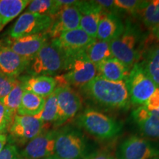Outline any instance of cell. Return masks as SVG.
<instances>
[{"label":"cell","mask_w":159,"mask_h":159,"mask_svg":"<svg viewBox=\"0 0 159 159\" xmlns=\"http://www.w3.org/2000/svg\"><path fill=\"white\" fill-rule=\"evenodd\" d=\"M77 124L89 134L100 140L116 137L122 130V125L111 117L94 109L83 111L77 119Z\"/></svg>","instance_id":"5b68a950"},{"label":"cell","mask_w":159,"mask_h":159,"mask_svg":"<svg viewBox=\"0 0 159 159\" xmlns=\"http://www.w3.org/2000/svg\"><path fill=\"white\" fill-rule=\"evenodd\" d=\"M14 116L8 111L0 99V134H7Z\"/></svg>","instance_id":"f546056e"},{"label":"cell","mask_w":159,"mask_h":159,"mask_svg":"<svg viewBox=\"0 0 159 159\" xmlns=\"http://www.w3.org/2000/svg\"><path fill=\"white\" fill-rule=\"evenodd\" d=\"M30 0H0V30L28 6Z\"/></svg>","instance_id":"cb8c5ba5"},{"label":"cell","mask_w":159,"mask_h":159,"mask_svg":"<svg viewBox=\"0 0 159 159\" xmlns=\"http://www.w3.org/2000/svg\"><path fill=\"white\" fill-rule=\"evenodd\" d=\"M125 25L115 13L103 12L99 20L97 39L111 42L122 34Z\"/></svg>","instance_id":"ffe728a7"},{"label":"cell","mask_w":159,"mask_h":159,"mask_svg":"<svg viewBox=\"0 0 159 159\" xmlns=\"http://www.w3.org/2000/svg\"><path fill=\"white\" fill-rule=\"evenodd\" d=\"M96 2L104 12L114 13V10L116 9L114 5V0H97Z\"/></svg>","instance_id":"e575fe53"},{"label":"cell","mask_w":159,"mask_h":159,"mask_svg":"<svg viewBox=\"0 0 159 159\" xmlns=\"http://www.w3.org/2000/svg\"><path fill=\"white\" fill-rule=\"evenodd\" d=\"M143 43L137 27L128 22L125 25L122 34L110 42L111 51L113 57L130 69L141 58Z\"/></svg>","instance_id":"3957f363"},{"label":"cell","mask_w":159,"mask_h":159,"mask_svg":"<svg viewBox=\"0 0 159 159\" xmlns=\"http://www.w3.org/2000/svg\"><path fill=\"white\" fill-rule=\"evenodd\" d=\"M150 34L148 35V39L150 41H154V42L159 43V25L155 27L153 29L151 30Z\"/></svg>","instance_id":"8d00e7d4"},{"label":"cell","mask_w":159,"mask_h":159,"mask_svg":"<svg viewBox=\"0 0 159 159\" xmlns=\"http://www.w3.org/2000/svg\"><path fill=\"white\" fill-rule=\"evenodd\" d=\"M88 159H115L114 157L108 153L103 152H93L91 153Z\"/></svg>","instance_id":"d590c367"},{"label":"cell","mask_w":159,"mask_h":159,"mask_svg":"<svg viewBox=\"0 0 159 159\" xmlns=\"http://www.w3.org/2000/svg\"><path fill=\"white\" fill-rule=\"evenodd\" d=\"M52 23V18L25 12L10 28L8 35L12 39L46 33Z\"/></svg>","instance_id":"8fae6325"},{"label":"cell","mask_w":159,"mask_h":159,"mask_svg":"<svg viewBox=\"0 0 159 159\" xmlns=\"http://www.w3.org/2000/svg\"><path fill=\"white\" fill-rule=\"evenodd\" d=\"M116 155V159H152L159 157V148L151 140L133 135L121 142Z\"/></svg>","instance_id":"9c48e42d"},{"label":"cell","mask_w":159,"mask_h":159,"mask_svg":"<svg viewBox=\"0 0 159 159\" xmlns=\"http://www.w3.org/2000/svg\"><path fill=\"white\" fill-rule=\"evenodd\" d=\"M63 74L55 77L57 85H73L82 88L97 76V69L85 50L65 55Z\"/></svg>","instance_id":"7a4b0ae2"},{"label":"cell","mask_w":159,"mask_h":159,"mask_svg":"<svg viewBox=\"0 0 159 159\" xmlns=\"http://www.w3.org/2000/svg\"><path fill=\"white\" fill-rule=\"evenodd\" d=\"M81 90L94 102L106 108H125L130 103L125 81L113 82L97 75Z\"/></svg>","instance_id":"6da1fadb"},{"label":"cell","mask_w":159,"mask_h":159,"mask_svg":"<svg viewBox=\"0 0 159 159\" xmlns=\"http://www.w3.org/2000/svg\"><path fill=\"white\" fill-rule=\"evenodd\" d=\"M139 63L148 76L159 88V43L146 38Z\"/></svg>","instance_id":"2e32d148"},{"label":"cell","mask_w":159,"mask_h":159,"mask_svg":"<svg viewBox=\"0 0 159 159\" xmlns=\"http://www.w3.org/2000/svg\"><path fill=\"white\" fill-rule=\"evenodd\" d=\"M75 5L81 14L80 28L96 39L99 20L104 11L96 1H77Z\"/></svg>","instance_id":"9a60e30c"},{"label":"cell","mask_w":159,"mask_h":159,"mask_svg":"<svg viewBox=\"0 0 159 159\" xmlns=\"http://www.w3.org/2000/svg\"><path fill=\"white\" fill-rule=\"evenodd\" d=\"M94 40L85 31L78 27L72 30L65 32L55 39V41L65 55H69L85 50L86 47Z\"/></svg>","instance_id":"ac0fdd59"},{"label":"cell","mask_w":159,"mask_h":159,"mask_svg":"<svg viewBox=\"0 0 159 159\" xmlns=\"http://www.w3.org/2000/svg\"><path fill=\"white\" fill-rule=\"evenodd\" d=\"M25 86H24V80L22 77H19L16 80L14 87L10 91L7 96L2 99H0L2 101L3 104L8 109V111L13 116L17 114V111L21 104V99L24 92H25Z\"/></svg>","instance_id":"83f0119b"},{"label":"cell","mask_w":159,"mask_h":159,"mask_svg":"<svg viewBox=\"0 0 159 159\" xmlns=\"http://www.w3.org/2000/svg\"><path fill=\"white\" fill-rule=\"evenodd\" d=\"M45 101L44 97L25 91L16 114L36 116L43 110Z\"/></svg>","instance_id":"d4e9b609"},{"label":"cell","mask_w":159,"mask_h":159,"mask_svg":"<svg viewBox=\"0 0 159 159\" xmlns=\"http://www.w3.org/2000/svg\"><path fill=\"white\" fill-rule=\"evenodd\" d=\"M61 7L58 0H33L27 6L26 12L52 18L58 13Z\"/></svg>","instance_id":"4316f807"},{"label":"cell","mask_w":159,"mask_h":159,"mask_svg":"<svg viewBox=\"0 0 159 159\" xmlns=\"http://www.w3.org/2000/svg\"><path fill=\"white\" fill-rule=\"evenodd\" d=\"M143 106L151 114L159 117V88H156L153 94Z\"/></svg>","instance_id":"d6a6232c"},{"label":"cell","mask_w":159,"mask_h":159,"mask_svg":"<svg viewBox=\"0 0 159 159\" xmlns=\"http://www.w3.org/2000/svg\"><path fill=\"white\" fill-rule=\"evenodd\" d=\"M141 1L139 0H114V5L116 9L122 10L133 16L135 15Z\"/></svg>","instance_id":"4dcf8cb0"},{"label":"cell","mask_w":159,"mask_h":159,"mask_svg":"<svg viewBox=\"0 0 159 159\" xmlns=\"http://www.w3.org/2000/svg\"><path fill=\"white\" fill-rule=\"evenodd\" d=\"M20 159H24V158H20Z\"/></svg>","instance_id":"60d3db41"},{"label":"cell","mask_w":159,"mask_h":159,"mask_svg":"<svg viewBox=\"0 0 159 159\" xmlns=\"http://www.w3.org/2000/svg\"><path fill=\"white\" fill-rule=\"evenodd\" d=\"M30 60L16 54L0 43V72L17 78L28 68Z\"/></svg>","instance_id":"e0dca14e"},{"label":"cell","mask_w":159,"mask_h":159,"mask_svg":"<svg viewBox=\"0 0 159 159\" xmlns=\"http://www.w3.org/2000/svg\"><path fill=\"white\" fill-rule=\"evenodd\" d=\"M57 130H44L25 145L19 152L24 159H45L55 155Z\"/></svg>","instance_id":"7c38bea8"},{"label":"cell","mask_w":159,"mask_h":159,"mask_svg":"<svg viewBox=\"0 0 159 159\" xmlns=\"http://www.w3.org/2000/svg\"><path fill=\"white\" fill-rule=\"evenodd\" d=\"M17 78L8 77L0 72V99L4 98L9 94L14 87Z\"/></svg>","instance_id":"1f68e13d"},{"label":"cell","mask_w":159,"mask_h":159,"mask_svg":"<svg viewBox=\"0 0 159 159\" xmlns=\"http://www.w3.org/2000/svg\"><path fill=\"white\" fill-rule=\"evenodd\" d=\"M7 143V134H0V152Z\"/></svg>","instance_id":"74e56055"},{"label":"cell","mask_w":159,"mask_h":159,"mask_svg":"<svg viewBox=\"0 0 159 159\" xmlns=\"http://www.w3.org/2000/svg\"><path fill=\"white\" fill-rule=\"evenodd\" d=\"M57 102V118L55 127H60L75 117L83 106L82 97L69 85H57L55 89Z\"/></svg>","instance_id":"30bf717a"},{"label":"cell","mask_w":159,"mask_h":159,"mask_svg":"<svg viewBox=\"0 0 159 159\" xmlns=\"http://www.w3.org/2000/svg\"><path fill=\"white\" fill-rule=\"evenodd\" d=\"M125 82L130 103L138 106L144 105L157 88L152 80L145 74L139 63L130 69Z\"/></svg>","instance_id":"52a82bcc"},{"label":"cell","mask_w":159,"mask_h":159,"mask_svg":"<svg viewBox=\"0 0 159 159\" xmlns=\"http://www.w3.org/2000/svg\"><path fill=\"white\" fill-rule=\"evenodd\" d=\"M134 16L151 30L159 25V0L141 1Z\"/></svg>","instance_id":"603a6c76"},{"label":"cell","mask_w":159,"mask_h":159,"mask_svg":"<svg viewBox=\"0 0 159 159\" xmlns=\"http://www.w3.org/2000/svg\"><path fill=\"white\" fill-rule=\"evenodd\" d=\"M55 155L62 159H88V144L85 136L72 128L58 130L55 139Z\"/></svg>","instance_id":"8992f818"},{"label":"cell","mask_w":159,"mask_h":159,"mask_svg":"<svg viewBox=\"0 0 159 159\" xmlns=\"http://www.w3.org/2000/svg\"><path fill=\"white\" fill-rule=\"evenodd\" d=\"M19 152L14 144H7L0 152V159H20Z\"/></svg>","instance_id":"836d02e7"},{"label":"cell","mask_w":159,"mask_h":159,"mask_svg":"<svg viewBox=\"0 0 159 159\" xmlns=\"http://www.w3.org/2000/svg\"><path fill=\"white\" fill-rule=\"evenodd\" d=\"M65 53L55 39H51L30 62L26 71L30 76H57L63 72Z\"/></svg>","instance_id":"277c9868"},{"label":"cell","mask_w":159,"mask_h":159,"mask_svg":"<svg viewBox=\"0 0 159 159\" xmlns=\"http://www.w3.org/2000/svg\"><path fill=\"white\" fill-rule=\"evenodd\" d=\"M35 117L40 119L44 124L46 123L54 124L56 122L57 118V102L55 91L46 98L43 110Z\"/></svg>","instance_id":"f1b7e54d"},{"label":"cell","mask_w":159,"mask_h":159,"mask_svg":"<svg viewBox=\"0 0 159 159\" xmlns=\"http://www.w3.org/2000/svg\"><path fill=\"white\" fill-rule=\"evenodd\" d=\"M85 53L89 60L96 66L105 60L113 57L110 42L94 39L85 49Z\"/></svg>","instance_id":"484cf974"},{"label":"cell","mask_w":159,"mask_h":159,"mask_svg":"<svg viewBox=\"0 0 159 159\" xmlns=\"http://www.w3.org/2000/svg\"><path fill=\"white\" fill-rule=\"evenodd\" d=\"M152 159H159V157H156V158H152Z\"/></svg>","instance_id":"ab89813d"},{"label":"cell","mask_w":159,"mask_h":159,"mask_svg":"<svg viewBox=\"0 0 159 159\" xmlns=\"http://www.w3.org/2000/svg\"><path fill=\"white\" fill-rule=\"evenodd\" d=\"M132 117L144 138L159 140V117L151 114L144 106H139L133 111Z\"/></svg>","instance_id":"d6986e66"},{"label":"cell","mask_w":159,"mask_h":159,"mask_svg":"<svg viewBox=\"0 0 159 159\" xmlns=\"http://www.w3.org/2000/svg\"><path fill=\"white\" fill-rule=\"evenodd\" d=\"M96 69L97 75L113 82L125 81L130 70L114 57L99 63L96 66Z\"/></svg>","instance_id":"44dd1931"},{"label":"cell","mask_w":159,"mask_h":159,"mask_svg":"<svg viewBox=\"0 0 159 159\" xmlns=\"http://www.w3.org/2000/svg\"><path fill=\"white\" fill-rule=\"evenodd\" d=\"M80 18L81 14L76 5L64 6L52 17V23L46 33L49 39H56L65 32L80 27Z\"/></svg>","instance_id":"5bb4252c"},{"label":"cell","mask_w":159,"mask_h":159,"mask_svg":"<svg viewBox=\"0 0 159 159\" xmlns=\"http://www.w3.org/2000/svg\"><path fill=\"white\" fill-rule=\"evenodd\" d=\"M45 159H62V158H59V157L56 156H55V155H53V156H49V157H48V158H45Z\"/></svg>","instance_id":"f35d334b"},{"label":"cell","mask_w":159,"mask_h":159,"mask_svg":"<svg viewBox=\"0 0 159 159\" xmlns=\"http://www.w3.org/2000/svg\"><path fill=\"white\" fill-rule=\"evenodd\" d=\"M49 39L48 34L47 33H42L17 39L9 37L0 43L8 47L20 56L31 61L40 49L48 42Z\"/></svg>","instance_id":"4fadbf2b"},{"label":"cell","mask_w":159,"mask_h":159,"mask_svg":"<svg viewBox=\"0 0 159 159\" xmlns=\"http://www.w3.org/2000/svg\"><path fill=\"white\" fill-rule=\"evenodd\" d=\"M25 90L47 98L57 87L55 77L49 76H23Z\"/></svg>","instance_id":"7402d4cb"},{"label":"cell","mask_w":159,"mask_h":159,"mask_svg":"<svg viewBox=\"0 0 159 159\" xmlns=\"http://www.w3.org/2000/svg\"><path fill=\"white\" fill-rule=\"evenodd\" d=\"M44 130V123L35 116L16 114L7 132V142L26 145Z\"/></svg>","instance_id":"ba28073f"}]
</instances>
